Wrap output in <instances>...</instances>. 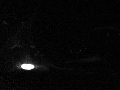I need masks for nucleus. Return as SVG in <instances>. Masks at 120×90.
<instances>
[{
    "mask_svg": "<svg viewBox=\"0 0 120 90\" xmlns=\"http://www.w3.org/2000/svg\"><path fill=\"white\" fill-rule=\"evenodd\" d=\"M22 68L23 69H25L30 70L32 68H34V66L30 64H28V65H26V64H23L21 66Z\"/></svg>",
    "mask_w": 120,
    "mask_h": 90,
    "instance_id": "obj_1",
    "label": "nucleus"
}]
</instances>
